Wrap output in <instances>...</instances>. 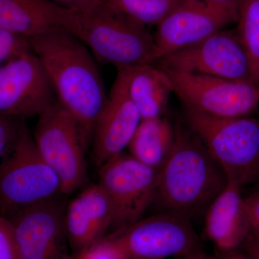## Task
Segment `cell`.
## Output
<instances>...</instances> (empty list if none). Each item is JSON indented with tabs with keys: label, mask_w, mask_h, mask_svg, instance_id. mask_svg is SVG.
<instances>
[{
	"label": "cell",
	"mask_w": 259,
	"mask_h": 259,
	"mask_svg": "<svg viewBox=\"0 0 259 259\" xmlns=\"http://www.w3.org/2000/svg\"><path fill=\"white\" fill-rule=\"evenodd\" d=\"M29 40L58 102L76 121L88 147L107 100L96 61L85 44L65 30H52Z\"/></svg>",
	"instance_id": "obj_1"
},
{
	"label": "cell",
	"mask_w": 259,
	"mask_h": 259,
	"mask_svg": "<svg viewBox=\"0 0 259 259\" xmlns=\"http://www.w3.org/2000/svg\"><path fill=\"white\" fill-rule=\"evenodd\" d=\"M228 177L201 140L183 122L175 126L171 153L158 170L153 204L189 221L204 215Z\"/></svg>",
	"instance_id": "obj_2"
},
{
	"label": "cell",
	"mask_w": 259,
	"mask_h": 259,
	"mask_svg": "<svg viewBox=\"0 0 259 259\" xmlns=\"http://www.w3.org/2000/svg\"><path fill=\"white\" fill-rule=\"evenodd\" d=\"M185 122L238 185L259 180V120L214 117L184 107Z\"/></svg>",
	"instance_id": "obj_3"
},
{
	"label": "cell",
	"mask_w": 259,
	"mask_h": 259,
	"mask_svg": "<svg viewBox=\"0 0 259 259\" xmlns=\"http://www.w3.org/2000/svg\"><path fill=\"white\" fill-rule=\"evenodd\" d=\"M60 194L59 177L40 156L23 122L14 146L0 163V212L9 218Z\"/></svg>",
	"instance_id": "obj_4"
},
{
	"label": "cell",
	"mask_w": 259,
	"mask_h": 259,
	"mask_svg": "<svg viewBox=\"0 0 259 259\" xmlns=\"http://www.w3.org/2000/svg\"><path fill=\"white\" fill-rule=\"evenodd\" d=\"M79 15L78 38L102 63L118 69L156 61L154 39L146 27L118 14L102 1L95 9Z\"/></svg>",
	"instance_id": "obj_5"
},
{
	"label": "cell",
	"mask_w": 259,
	"mask_h": 259,
	"mask_svg": "<svg viewBox=\"0 0 259 259\" xmlns=\"http://www.w3.org/2000/svg\"><path fill=\"white\" fill-rule=\"evenodd\" d=\"M122 259H166L201 249L192 221L170 212L141 218L102 240Z\"/></svg>",
	"instance_id": "obj_6"
},
{
	"label": "cell",
	"mask_w": 259,
	"mask_h": 259,
	"mask_svg": "<svg viewBox=\"0 0 259 259\" xmlns=\"http://www.w3.org/2000/svg\"><path fill=\"white\" fill-rule=\"evenodd\" d=\"M32 137L40 156L59 177L62 194L85 183L86 148L77 123L58 100L39 116Z\"/></svg>",
	"instance_id": "obj_7"
},
{
	"label": "cell",
	"mask_w": 259,
	"mask_h": 259,
	"mask_svg": "<svg viewBox=\"0 0 259 259\" xmlns=\"http://www.w3.org/2000/svg\"><path fill=\"white\" fill-rule=\"evenodd\" d=\"M158 176V170L124 152L100 167L98 184L111 202L113 231L142 218L154 202Z\"/></svg>",
	"instance_id": "obj_8"
},
{
	"label": "cell",
	"mask_w": 259,
	"mask_h": 259,
	"mask_svg": "<svg viewBox=\"0 0 259 259\" xmlns=\"http://www.w3.org/2000/svg\"><path fill=\"white\" fill-rule=\"evenodd\" d=\"M161 69L168 75L173 93L183 107L226 118L246 117L258 108L256 87L250 81Z\"/></svg>",
	"instance_id": "obj_9"
},
{
	"label": "cell",
	"mask_w": 259,
	"mask_h": 259,
	"mask_svg": "<svg viewBox=\"0 0 259 259\" xmlns=\"http://www.w3.org/2000/svg\"><path fill=\"white\" fill-rule=\"evenodd\" d=\"M238 20V1L221 5L205 0H182L157 25L153 35L156 61L202 41Z\"/></svg>",
	"instance_id": "obj_10"
},
{
	"label": "cell",
	"mask_w": 259,
	"mask_h": 259,
	"mask_svg": "<svg viewBox=\"0 0 259 259\" xmlns=\"http://www.w3.org/2000/svg\"><path fill=\"white\" fill-rule=\"evenodd\" d=\"M157 61L163 69L251 82L248 56L236 32L233 30H221Z\"/></svg>",
	"instance_id": "obj_11"
},
{
	"label": "cell",
	"mask_w": 259,
	"mask_h": 259,
	"mask_svg": "<svg viewBox=\"0 0 259 259\" xmlns=\"http://www.w3.org/2000/svg\"><path fill=\"white\" fill-rule=\"evenodd\" d=\"M65 212L64 204L57 197L8 218L20 259H75L68 242Z\"/></svg>",
	"instance_id": "obj_12"
},
{
	"label": "cell",
	"mask_w": 259,
	"mask_h": 259,
	"mask_svg": "<svg viewBox=\"0 0 259 259\" xmlns=\"http://www.w3.org/2000/svg\"><path fill=\"white\" fill-rule=\"evenodd\" d=\"M57 101L33 51L0 67V115L25 120L39 117Z\"/></svg>",
	"instance_id": "obj_13"
},
{
	"label": "cell",
	"mask_w": 259,
	"mask_h": 259,
	"mask_svg": "<svg viewBox=\"0 0 259 259\" xmlns=\"http://www.w3.org/2000/svg\"><path fill=\"white\" fill-rule=\"evenodd\" d=\"M128 67L118 68L105 107L95 125L93 158L100 168L105 162L123 152L142 120L129 96Z\"/></svg>",
	"instance_id": "obj_14"
},
{
	"label": "cell",
	"mask_w": 259,
	"mask_h": 259,
	"mask_svg": "<svg viewBox=\"0 0 259 259\" xmlns=\"http://www.w3.org/2000/svg\"><path fill=\"white\" fill-rule=\"evenodd\" d=\"M113 222L111 202L99 184L90 186L71 201L65 212V226L75 259L101 241Z\"/></svg>",
	"instance_id": "obj_15"
},
{
	"label": "cell",
	"mask_w": 259,
	"mask_h": 259,
	"mask_svg": "<svg viewBox=\"0 0 259 259\" xmlns=\"http://www.w3.org/2000/svg\"><path fill=\"white\" fill-rule=\"evenodd\" d=\"M0 29L28 39L55 30L78 37L81 18L51 0H0Z\"/></svg>",
	"instance_id": "obj_16"
},
{
	"label": "cell",
	"mask_w": 259,
	"mask_h": 259,
	"mask_svg": "<svg viewBox=\"0 0 259 259\" xmlns=\"http://www.w3.org/2000/svg\"><path fill=\"white\" fill-rule=\"evenodd\" d=\"M241 188L236 182L228 180L204 214L206 235L223 253L243 246L250 235Z\"/></svg>",
	"instance_id": "obj_17"
},
{
	"label": "cell",
	"mask_w": 259,
	"mask_h": 259,
	"mask_svg": "<svg viewBox=\"0 0 259 259\" xmlns=\"http://www.w3.org/2000/svg\"><path fill=\"white\" fill-rule=\"evenodd\" d=\"M127 88L142 120L163 117L173 93L168 75L152 64L128 67Z\"/></svg>",
	"instance_id": "obj_18"
},
{
	"label": "cell",
	"mask_w": 259,
	"mask_h": 259,
	"mask_svg": "<svg viewBox=\"0 0 259 259\" xmlns=\"http://www.w3.org/2000/svg\"><path fill=\"white\" fill-rule=\"evenodd\" d=\"M175 126L166 117L142 120L127 146L138 161L159 170L171 153Z\"/></svg>",
	"instance_id": "obj_19"
},
{
	"label": "cell",
	"mask_w": 259,
	"mask_h": 259,
	"mask_svg": "<svg viewBox=\"0 0 259 259\" xmlns=\"http://www.w3.org/2000/svg\"><path fill=\"white\" fill-rule=\"evenodd\" d=\"M238 28L236 30L248 56L251 82L259 84V0H238Z\"/></svg>",
	"instance_id": "obj_20"
},
{
	"label": "cell",
	"mask_w": 259,
	"mask_h": 259,
	"mask_svg": "<svg viewBox=\"0 0 259 259\" xmlns=\"http://www.w3.org/2000/svg\"><path fill=\"white\" fill-rule=\"evenodd\" d=\"M105 6L143 26L157 25L182 0H101Z\"/></svg>",
	"instance_id": "obj_21"
},
{
	"label": "cell",
	"mask_w": 259,
	"mask_h": 259,
	"mask_svg": "<svg viewBox=\"0 0 259 259\" xmlns=\"http://www.w3.org/2000/svg\"><path fill=\"white\" fill-rule=\"evenodd\" d=\"M32 51L28 38L0 29V67Z\"/></svg>",
	"instance_id": "obj_22"
},
{
	"label": "cell",
	"mask_w": 259,
	"mask_h": 259,
	"mask_svg": "<svg viewBox=\"0 0 259 259\" xmlns=\"http://www.w3.org/2000/svg\"><path fill=\"white\" fill-rule=\"evenodd\" d=\"M24 120L0 115V163L11 151Z\"/></svg>",
	"instance_id": "obj_23"
},
{
	"label": "cell",
	"mask_w": 259,
	"mask_h": 259,
	"mask_svg": "<svg viewBox=\"0 0 259 259\" xmlns=\"http://www.w3.org/2000/svg\"><path fill=\"white\" fill-rule=\"evenodd\" d=\"M0 259H20L13 226L3 216H0Z\"/></svg>",
	"instance_id": "obj_24"
},
{
	"label": "cell",
	"mask_w": 259,
	"mask_h": 259,
	"mask_svg": "<svg viewBox=\"0 0 259 259\" xmlns=\"http://www.w3.org/2000/svg\"><path fill=\"white\" fill-rule=\"evenodd\" d=\"M244 208L250 227V236L259 242V192L244 198Z\"/></svg>",
	"instance_id": "obj_25"
},
{
	"label": "cell",
	"mask_w": 259,
	"mask_h": 259,
	"mask_svg": "<svg viewBox=\"0 0 259 259\" xmlns=\"http://www.w3.org/2000/svg\"><path fill=\"white\" fill-rule=\"evenodd\" d=\"M76 259H122L110 245L100 241Z\"/></svg>",
	"instance_id": "obj_26"
},
{
	"label": "cell",
	"mask_w": 259,
	"mask_h": 259,
	"mask_svg": "<svg viewBox=\"0 0 259 259\" xmlns=\"http://www.w3.org/2000/svg\"><path fill=\"white\" fill-rule=\"evenodd\" d=\"M63 8L72 10L78 15L89 13L101 4V0H51Z\"/></svg>",
	"instance_id": "obj_27"
},
{
	"label": "cell",
	"mask_w": 259,
	"mask_h": 259,
	"mask_svg": "<svg viewBox=\"0 0 259 259\" xmlns=\"http://www.w3.org/2000/svg\"><path fill=\"white\" fill-rule=\"evenodd\" d=\"M243 252L250 259H259V242L255 241L253 237H248L243 243Z\"/></svg>",
	"instance_id": "obj_28"
},
{
	"label": "cell",
	"mask_w": 259,
	"mask_h": 259,
	"mask_svg": "<svg viewBox=\"0 0 259 259\" xmlns=\"http://www.w3.org/2000/svg\"><path fill=\"white\" fill-rule=\"evenodd\" d=\"M181 259H218L215 257H213L212 255L207 254L202 251V249L196 250L193 253H191L190 254L185 255L182 257Z\"/></svg>",
	"instance_id": "obj_29"
},
{
	"label": "cell",
	"mask_w": 259,
	"mask_h": 259,
	"mask_svg": "<svg viewBox=\"0 0 259 259\" xmlns=\"http://www.w3.org/2000/svg\"><path fill=\"white\" fill-rule=\"evenodd\" d=\"M218 259H250V258L245 254L244 252H240L236 250L223 253L222 256Z\"/></svg>",
	"instance_id": "obj_30"
},
{
	"label": "cell",
	"mask_w": 259,
	"mask_h": 259,
	"mask_svg": "<svg viewBox=\"0 0 259 259\" xmlns=\"http://www.w3.org/2000/svg\"><path fill=\"white\" fill-rule=\"evenodd\" d=\"M205 1L209 2V3H216V4H230V3H235L238 0H205Z\"/></svg>",
	"instance_id": "obj_31"
},
{
	"label": "cell",
	"mask_w": 259,
	"mask_h": 259,
	"mask_svg": "<svg viewBox=\"0 0 259 259\" xmlns=\"http://www.w3.org/2000/svg\"><path fill=\"white\" fill-rule=\"evenodd\" d=\"M257 95H258V98L259 100V84L256 87Z\"/></svg>",
	"instance_id": "obj_32"
}]
</instances>
